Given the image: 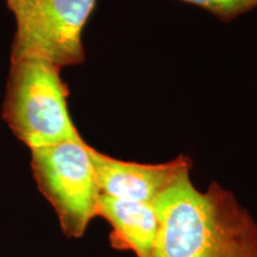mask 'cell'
Returning <instances> with one entry per match:
<instances>
[{"instance_id":"obj_7","label":"cell","mask_w":257,"mask_h":257,"mask_svg":"<svg viewBox=\"0 0 257 257\" xmlns=\"http://www.w3.org/2000/svg\"><path fill=\"white\" fill-rule=\"evenodd\" d=\"M211 12L221 21L229 22L257 8V0H182Z\"/></svg>"},{"instance_id":"obj_2","label":"cell","mask_w":257,"mask_h":257,"mask_svg":"<svg viewBox=\"0 0 257 257\" xmlns=\"http://www.w3.org/2000/svg\"><path fill=\"white\" fill-rule=\"evenodd\" d=\"M61 68L38 57L11 61L3 118L31 149L81 141L69 114Z\"/></svg>"},{"instance_id":"obj_1","label":"cell","mask_w":257,"mask_h":257,"mask_svg":"<svg viewBox=\"0 0 257 257\" xmlns=\"http://www.w3.org/2000/svg\"><path fill=\"white\" fill-rule=\"evenodd\" d=\"M153 205L160 223L153 257H257V223L219 185L200 192L187 170Z\"/></svg>"},{"instance_id":"obj_5","label":"cell","mask_w":257,"mask_h":257,"mask_svg":"<svg viewBox=\"0 0 257 257\" xmlns=\"http://www.w3.org/2000/svg\"><path fill=\"white\" fill-rule=\"evenodd\" d=\"M87 153L100 194L147 204H154L192 166L186 156L160 165H146L113 159L88 144Z\"/></svg>"},{"instance_id":"obj_6","label":"cell","mask_w":257,"mask_h":257,"mask_svg":"<svg viewBox=\"0 0 257 257\" xmlns=\"http://www.w3.org/2000/svg\"><path fill=\"white\" fill-rule=\"evenodd\" d=\"M98 216L105 218L113 227L111 242L114 248L131 250L137 257H153L160 229L153 204L100 194Z\"/></svg>"},{"instance_id":"obj_4","label":"cell","mask_w":257,"mask_h":257,"mask_svg":"<svg viewBox=\"0 0 257 257\" xmlns=\"http://www.w3.org/2000/svg\"><path fill=\"white\" fill-rule=\"evenodd\" d=\"M96 0H12L16 19L11 61L38 57L56 64L75 66L85 61L82 30Z\"/></svg>"},{"instance_id":"obj_8","label":"cell","mask_w":257,"mask_h":257,"mask_svg":"<svg viewBox=\"0 0 257 257\" xmlns=\"http://www.w3.org/2000/svg\"><path fill=\"white\" fill-rule=\"evenodd\" d=\"M6 2H8V3H9V2H12V0H6Z\"/></svg>"},{"instance_id":"obj_3","label":"cell","mask_w":257,"mask_h":257,"mask_svg":"<svg viewBox=\"0 0 257 257\" xmlns=\"http://www.w3.org/2000/svg\"><path fill=\"white\" fill-rule=\"evenodd\" d=\"M31 168L38 189L59 217L69 238H80L98 216L100 197L85 141L31 149Z\"/></svg>"}]
</instances>
